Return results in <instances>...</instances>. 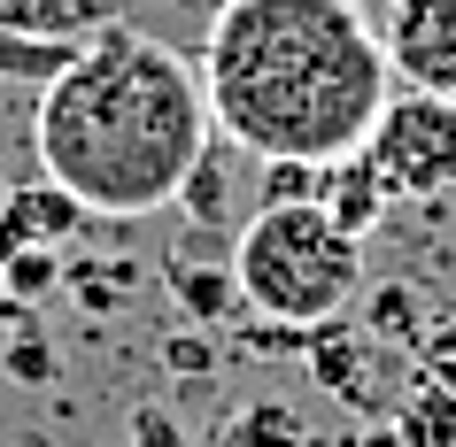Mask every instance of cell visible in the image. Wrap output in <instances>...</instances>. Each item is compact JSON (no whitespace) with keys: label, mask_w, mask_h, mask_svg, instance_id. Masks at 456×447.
Instances as JSON below:
<instances>
[{"label":"cell","mask_w":456,"mask_h":447,"mask_svg":"<svg viewBox=\"0 0 456 447\" xmlns=\"http://www.w3.org/2000/svg\"><path fill=\"white\" fill-rule=\"evenodd\" d=\"M193 70L209 124L256 163H340L395 93L363 0H224Z\"/></svg>","instance_id":"cell-1"},{"label":"cell","mask_w":456,"mask_h":447,"mask_svg":"<svg viewBox=\"0 0 456 447\" xmlns=\"http://www.w3.org/2000/svg\"><path fill=\"white\" fill-rule=\"evenodd\" d=\"M209 132L201 70L132 24H101L31 108L39 178H54L86 216L117 224L163 209Z\"/></svg>","instance_id":"cell-2"},{"label":"cell","mask_w":456,"mask_h":447,"mask_svg":"<svg viewBox=\"0 0 456 447\" xmlns=\"http://www.w3.org/2000/svg\"><path fill=\"white\" fill-rule=\"evenodd\" d=\"M232 285L264 324H333L363 293V239H348L325 209H256L232 232Z\"/></svg>","instance_id":"cell-3"},{"label":"cell","mask_w":456,"mask_h":447,"mask_svg":"<svg viewBox=\"0 0 456 447\" xmlns=\"http://www.w3.org/2000/svg\"><path fill=\"white\" fill-rule=\"evenodd\" d=\"M363 163L387 178L395 201L456 193V100L449 93H387L379 124L363 132Z\"/></svg>","instance_id":"cell-4"},{"label":"cell","mask_w":456,"mask_h":447,"mask_svg":"<svg viewBox=\"0 0 456 447\" xmlns=\"http://www.w3.org/2000/svg\"><path fill=\"white\" fill-rule=\"evenodd\" d=\"M387 70L410 93H449L456 100V0H395L387 8Z\"/></svg>","instance_id":"cell-5"},{"label":"cell","mask_w":456,"mask_h":447,"mask_svg":"<svg viewBox=\"0 0 456 447\" xmlns=\"http://www.w3.org/2000/svg\"><path fill=\"white\" fill-rule=\"evenodd\" d=\"M232 170H240V147L224 140V132H209V147L193 155V170L178 178V193H170V209L186 216L193 239H232L248 216H256L240 201V178H232Z\"/></svg>","instance_id":"cell-6"},{"label":"cell","mask_w":456,"mask_h":447,"mask_svg":"<svg viewBox=\"0 0 456 447\" xmlns=\"http://www.w3.org/2000/svg\"><path fill=\"white\" fill-rule=\"evenodd\" d=\"M77 224H86V209L54 178H31V186L0 193V262L24 255V247H70Z\"/></svg>","instance_id":"cell-7"},{"label":"cell","mask_w":456,"mask_h":447,"mask_svg":"<svg viewBox=\"0 0 456 447\" xmlns=\"http://www.w3.org/2000/svg\"><path fill=\"white\" fill-rule=\"evenodd\" d=\"M163 285H170V301H178V316L201 331H216L232 308H240V285H232V247H224V262L209 255H193V247H170L163 255Z\"/></svg>","instance_id":"cell-8"},{"label":"cell","mask_w":456,"mask_h":447,"mask_svg":"<svg viewBox=\"0 0 456 447\" xmlns=\"http://www.w3.org/2000/svg\"><path fill=\"white\" fill-rule=\"evenodd\" d=\"M317 209L333 216L348 239H371L387 224V209H395V193H387V178L371 163H363V147L356 155H340V163H325V186H317Z\"/></svg>","instance_id":"cell-9"},{"label":"cell","mask_w":456,"mask_h":447,"mask_svg":"<svg viewBox=\"0 0 456 447\" xmlns=\"http://www.w3.org/2000/svg\"><path fill=\"white\" fill-rule=\"evenodd\" d=\"M140 278H147V270H140L132 255H109V262H62V293L77 301V316H86V324L117 316V308L140 293Z\"/></svg>","instance_id":"cell-10"},{"label":"cell","mask_w":456,"mask_h":447,"mask_svg":"<svg viewBox=\"0 0 456 447\" xmlns=\"http://www.w3.org/2000/svg\"><path fill=\"white\" fill-rule=\"evenodd\" d=\"M109 24L101 0H0V31H31V39H94Z\"/></svg>","instance_id":"cell-11"},{"label":"cell","mask_w":456,"mask_h":447,"mask_svg":"<svg viewBox=\"0 0 456 447\" xmlns=\"http://www.w3.org/2000/svg\"><path fill=\"white\" fill-rule=\"evenodd\" d=\"M395 432H403V447H456V394L418 371L403 409H395Z\"/></svg>","instance_id":"cell-12"},{"label":"cell","mask_w":456,"mask_h":447,"mask_svg":"<svg viewBox=\"0 0 456 447\" xmlns=\"http://www.w3.org/2000/svg\"><path fill=\"white\" fill-rule=\"evenodd\" d=\"M86 39H31V31H0V77H16V85H39L47 93L54 77L70 70V54Z\"/></svg>","instance_id":"cell-13"},{"label":"cell","mask_w":456,"mask_h":447,"mask_svg":"<svg viewBox=\"0 0 456 447\" xmlns=\"http://www.w3.org/2000/svg\"><path fill=\"white\" fill-rule=\"evenodd\" d=\"M224 447H310V424L294 417L287 401H248L240 417L224 424Z\"/></svg>","instance_id":"cell-14"},{"label":"cell","mask_w":456,"mask_h":447,"mask_svg":"<svg viewBox=\"0 0 456 447\" xmlns=\"http://www.w3.org/2000/svg\"><path fill=\"white\" fill-rule=\"evenodd\" d=\"M0 371L16 378V386H54L62 378V355H54V339L39 324H8V339H0Z\"/></svg>","instance_id":"cell-15"},{"label":"cell","mask_w":456,"mask_h":447,"mask_svg":"<svg viewBox=\"0 0 456 447\" xmlns=\"http://www.w3.org/2000/svg\"><path fill=\"white\" fill-rule=\"evenodd\" d=\"M62 247H24V255H8L0 262V293H8V301H47V293H62Z\"/></svg>","instance_id":"cell-16"},{"label":"cell","mask_w":456,"mask_h":447,"mask_svg":"<svg viewBox=\"0 0 456 447\" xmlns=\"http://www.w3.org/2000/svg\"><path fill=\"white\" fill-rule=\"evenodd\" d=\"M325 163H256V209H317Z\"/></svg>","instance_id":"cell-17"},{"label":"cell","mask_w":456,"mask_h":447,"mask_svg":"<svg viewBox=\"0 0 456 447\" xmlns=\"http://www.w3.org/2000/svg\"><path fill=\"white\" fill-rule=\"evenodd\" d=\"M155 355H163V371H170V378H209L224 347H216V331L186 324V331H163V347H155Z\"/></svg>","instance_id":"cell-18"},{"label":"cell","mask_w":456,"mask_h":447,"mask_svg":"<svg viewBox=\"0 0 456 447\" xmlns=\"http://www.w3.org/2000/svg\"><path fill=\"white\" fill-rule=\"evenodd\" d=\"M371 339H426V324H418V301H410L403 285L371 293Z\"/></svg>","instance_id":"cell-19"},{"label":"cell","mask_w":456,"mask_h":447,"mask_svg":"<svg viewBox=\"0 0 456 447\" xmlns=\"http://www.w3.org/2000/svg\"><path fill=\"white\" fill-rule=\"evenodd\" d=\"M418 347H426V378L456 394V324H433L426 339H418Z\"/></svg>","instance_id":"cell-20"},{"label":"cell","mask_w":456,"mask_h":447,"mask_svg":"<svg viewBox=\"0 0 456 447\" xmlns=\"http://www.w3.org/2000/svg\"><path fill=\"white\" fill-rule=\"evenodd\" d=\"M132 447H186V432L163 409H132Z\"/></svg>","instance_id":"cell-21"},{"label":"cell","mask_w":456,"mask_h":447,"mask_svg":"<svg viewBox=\"0 0 456 447\" xmlns=\"http://www.w3.org/2000/svg\"><path fill=\"white\" fill-rule=\"evenodd\" d=\"M356 447H403V432H395V424H363Z\"/></svg>","instance_id":"cell-22"},{"label":"cell","mask_w":456,"mask_h":447,"mask_svg":"<svg viewBox=\"0 0 456 447\" xmlns=\"http://www.w3.org/2000/svg\"><path fill=\"white\" fill-rule=\"evenodd\" d=\"M0 193H8V186H0Z\"/></svg>","instance_id":"cell-23"}]
</instances>
